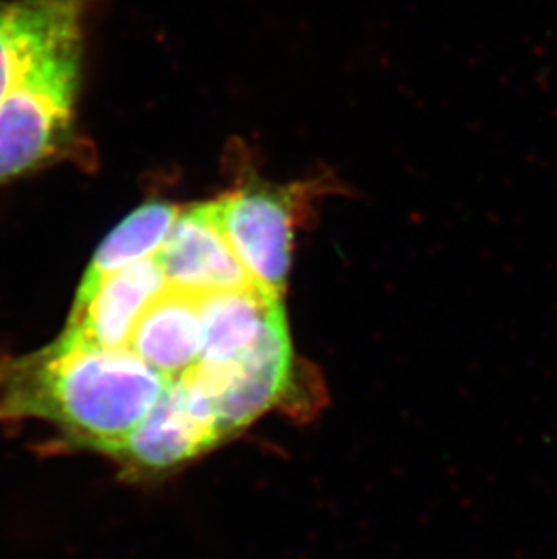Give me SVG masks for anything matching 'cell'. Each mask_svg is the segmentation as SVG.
Listing matches in <instances>:
<instances>
[{"mask_svg":"<svg viewBox=\"0 0 557 559\" xmlns=\"http://www.w3.org/2000/svg\"><path fill=\"white\" fill-rule=\"evenodd\" d=\"M170 380L129 348L60 333L27 355H0V423L38 420L60 443L104 453L156 404Z\"/></svg>","mask_w":557,"mask_h":559,"instance_id":"obj_1","label":"cell"},{"mask_svg":"<svg viewBox=\"0 0 557 559\" xmlns=\"http://www.w3.org/2000/svg\"><path fill=\"white\" fill-rule=\"evenodd\" d=\"M82 15L60 27L0 100V186L43 169L71 142L84 53Z\"/></svg>","mask_w":557,"mask_h":559,"instance_id":"obj_2","label":"cell"},{"mask_svg":"<svg viewBox=\"0 0 557 559\" xmlns=\"http://www.w3.org/2000/svg\"><path fill=\"white\" fill-rule=\"evenodd\" d=\"M292 366L294 354L283 313L247 354L226 362L200 360L179 380L195 413L223 440L278 402L292 379Z\"/></svg>","mask_w":557,"mask_h":559,"instance_id":"obj_3","label":"cell"},{"mask_svg":"<svg viewBox=\"0 0 557 559\" xmlns=\"http://www.w3.org/2000/svg\"><path fill=\"white\" fill-rule=\"evenodd\" d=\"M295 189L247 186L216 200L217 217L232 252L250 280L283 296L294 247Z\"/></svg>","mask_w":557,"mask_h":559,"instance_id":"obj_4","label":"cell"},{"mask_svg":"<svg viewBox=\"0 0 557 559\" xmlns=\"http://www.w3.org/2000/svg\"><path fill=\"white\" fill-rule=\"evenodd\" d=\"M220 440L216 429L190 406L183 382L174 379L137 428L102 454L120 464L126 475H164L206 453Z\"/></svg>","mask_w":557,"mask_h":559,"instance_id":"obj_5","label":"cell"},{"mask_svg":"<svg viewBox=\"0 0 557 559\" xmlns=\"http://www.w3.org/2000/svg\"><path fill=\"white\" fill-rule=\"evenodd\" d=\"M154 259L168 286L198 296L258 286L232 252L220 225L216 200L179 211Z\"/></svg>","mask_w":557,"mask_h":559,"instance_id":"obj_6","label":"cell"},{"mask_svg":"<svg viewBox=\"0 0 557 559\" xmlns=\"http://www.w3.org/2000/svg\"><path fill=\"white\" fill-rule=\"evenodd\" d=\"M167 286L156 259L131 264L74 299L63 333L104 348H127L143 311Z\"/></svg>","mask_w":557,"mask_h":559,"instance_id":"obj_7","label":"cell"},{"mask_svg":"<svg viewBox=\"0 0 557 559\" xmlns=\"http://www.w3.org/2000/svg\"><path fill=\"white\" fill-rule=\"evenodd\" d=\"M127 348L165 379H179L201 359V296L167 286L143 311Z\"/></svg>","mask_w":557,"mask_h":559,"instance_id":"obj_8","label":"cell"},{"mask_svg":"<svg viewBox=\"0 0 557 559\" xmlns=\"http://www.w3.org/2000/svg\"><path fill=\"white\" fill-rule=\"evenodd\" d=\"M283 313L281 299L258 286L201 296L200 360L226 362L241 357Z\"/></svg>","mask_w":557,"mask_h":559,"instance_id":"obj_9","label":"cell"},{"mask_svg":"<svg viewBox=\"0 0 557 559\" xmlns=\"http://www.w3.org/2000/svg\"><path fill=\"white\" fill-rule=\"evenodd\" d=\"M84 0H0V100Z\"/></svg>","mask_w":557,"mask_h":559,"instance_id":"obj_10","label":"cell"},{"mask_svg":"<svg viewBox=\"0 0 557 559\" xmlns=\"http://www.w3.org/2000/svg\"><path fill=\"white\" fill-rule=\"evenodd\" d=\"M178 214V206L164 200L145 201L134 209L96 249L74 299L87 296L109 275L154 258L164 247Z\"/></svg>","mask_w":557,"mask_h":559,"instance_id":"obj_11","label":"cell"}]
</instances>
